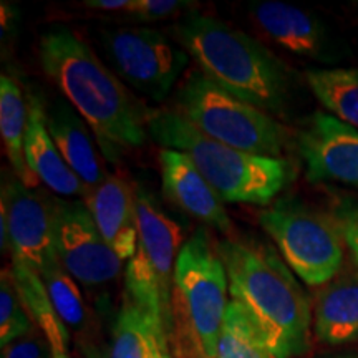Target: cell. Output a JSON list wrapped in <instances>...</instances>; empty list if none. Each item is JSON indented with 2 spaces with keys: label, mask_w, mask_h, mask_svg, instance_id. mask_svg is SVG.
Masks as SVG:
<instances>
[{
  "label": "cell",
  "mask_w": 358,
  "mask_h": 358,
  "mask_svg": "<svg viewBox=\"0 0 358 358\" xmlns=\"http://www.w3.org/2000/svg\"><path fill=\"white\" fill-rule=\"evenodd\" d=\"M38 55L47 77L85 120L110 163L145 145L151 111L77 34L69 29L43 34Z\"/></svg>",
  "instance_id": "obj_1"
},
{
  "label": "cell",
  "mask_w": 358,
  "mask_h": 358,
  "mask_svg": "<svg viewBox=\"0 0 358 358\" xmlns=\"http://www.w3.org/2000/svg\"><path fill=\"white\" fill-rule=\"evenodd\" d=\"M232 301L243 303L274 358H294L310 343L308 295L274 249L256 241L217 243Z\"/></svg>",
  "instance_id": "obj_2"
},
{
  "label": "cell",
  "mask_w": 358,
  "mask_h": 358,
  "mask_svg": "<svg viewBox=\"0 0 358 358\" xmlns=\"http://www.w3.org/2000/svg\"><path fill=\"white\" fill-rule=\"evenodd\" d=\"M174 30L199 71L217 87L266 113L284 110L289 100L287 70L261 42L206 15L186 17Z\"/></svg>",
  "instance_id": "obj_3"
},
{
  "label": "cell",
  "mask_w": 358,
  "mask_h": 358,
  "mask_svg": "<svg viewBox=\"0 0 358 358\" xmlns=\"http://www.w3.org/2000/svg\"><path fill=\"white\" fill-rule=\"evenodd\" d=\"M148 133L159 146L185 153L224 203L267 206L294 179L287 159L249 155L222 145L174 110L151 111Z\"/></svg>",
  "instance_id": "obj_4"
},
{
  "label": "cell",
  "mask_w": 358,
  "mask_h": 358,
  "mask_svg": "<svg viewBox=\"0 0 358 358\" xmlns=\"http://www.w3.org/2000/svg\"><path fill=\"white\" fill-rule=\"evenodd\" d=\"M178 113L206 136L244 153L282 158L287 131L272 115L217 87L203 71H191L176 95Z\"/></svg>",
  "instance_id": "obj_5"
},
{
  "label": "cell",
  "mask_w": 358,
  "mask_h": 358,
  "mask_svg": "<svg viewBox=\"0 0 358 358\" xmlns=\"http://www.w3.org/2000/svg\"><path fill=\"white\" fill-rule=\"evenodd\" d=\"M138 221L136 252L124 271L127 295L150 315H158L171 332L174 267L181 250L182 232L153 194L134 187Z\"/></svg>",
  "instance_id": "obj_6"
},
{
  "label": "cell",
  "mask_w": 358,
  "mask_h": 358,
  "mask_svg": "<svg viewBox=\"0 0 358 358\" xmlns=\"http://www.w3.org/2000/svg\"><path fill=\"white\" fill-rule=\"evenodd\" d=\"M229 279L209 232L198 229L182 244L174 267L173 310L191 330L206 358H216L227 308Z\"/></svg>",
  "instance_id": "obj_7"
},
{
  "label": "cell",
  "mask_w": 358,
  "mask_h": 358,
  "mask_svg": "<svg viewBox=\"0 0 358 358\" xmlns=\"http://www.w3.org/2000/svg\"><path fill=\"white\" fill-rule=\"evenodd\" d=\"M280 257L307 285H325L343 264V237L334 217L294 199H280L259 213Z\"/></svg>",
  "instance_id": "obj_8"
},
{
  "label": "cell",
  "mask_w": 358,
  "mask_h": 358,
  "mask_svg": "<svg viewBox=\"0 0 358 358\" xmlns=\"http://www.w3.org/2000/svg\"><path fill=\"white\" fill-rule=\"evenodd\" d=\"M103 42L116 73L155 101L166 100L189 64L185 48H178L158 30H113L105 34Z\"/></svg>",
  "instance_id": "obj_9"
},
{
  "label": "cell",
  "mask_w": 358,
  "mask_h": 358,
  "mask_svg": "<svg viewBox=\"0 0 358 358\" xmlns=\"http://www.w3.org/2000/svg\"><path fill=\"white\" fill-rule=\"evenodd\" d=\"M53 224L58 261L75 280L96 289L120 275L123 261L103 239L83 201L53 198Z\"/></svg>",
  "instance_id": "obj_10"
},
{
  "label": "cell",
  "mask_w": 358,
  "mask_h": 358,
  "mask_svg": "<svg viewBox=\"0 0 358 358\" xmlns=\"http://www.w3.org/2000/svg\"><path fill=\"white\" fill-rule=\"evenodd\" d=\"M10 232V256L37 274L58 261L53 224V198L27 187L19 178L2 182Z\"/></svg>",
  "instance_id": "obj_11"
},
{
  "label": "cell",
  "mask_w": 358,
  "mask_h": 358,
  "mask_svg": "<svg viewBox=\"0 0 358 358\" xmlns=\"http://www.w3.org/2000/svg\"><path fill=\"white\" fill-rule=\"evenodd\" d=\"M297 148L312 182L358 187V129L332 115L315 113L299 133Z\"/></svg>",
  "instance_id": "obj_12"
},
{
  "label": "cell",
  "mask_w": 358,
  "mask_h": 358,
  "mask_svg": "<svg viewBox=\"0 0 358 358\" xmlns=\"http://www.w3.org/2000/svg\"><path fill=\"white\" fill-rule=\"evenodd\" d=\"M159 166L163 191L169 201L198 221L229 234L232 224L224 201L185 153L163 148Z\"/></svg>",
  "instance_id": "obj_13"
},
{
  "label": "cell",
  "mask_w": 358,
  "mask_h": 358,
  "mask_svg": "<svg viewBox=\"0 0 358 358\" xmlns=\"http://www.w3.org/2000/svg\"><path fill=\"white\" fill-rule=\"evenodd\" d=\"M82 201L111 250L122 261H129L138 244L134 189L124 179L108 176L100 186L88 189Z\"/></svg>",
  "instance_id": "obj_14"
},
{
  "label": "cell",
  "mask_w": 358,
  "mask_h": 358,
  "mask_svg": "<svg viewBox=\"0 0 358 358\" xmlns=\"http://www.w3.org/2000/svg\"><path fill=\"white\" fill-rule=\"evenodd\" d=\"M45 118L62 158L71 171L77 174L87 191L105 182L110 174L103 166L98 155L100 151L90 138L85 120L77 113V110L64 98H58L45 110Z\"/></svg>",
  "instance_id": "obj_15"
},
{
  "label": "cell",
  "mask_w": 358,
  "mask_h": 358,
  "mask_svg": "<svg viewBox=\"0 0 358 358\" xmlns=\"http://www.w3.org/2000/svg\"><path fill=\"white\" fill-rule=\"evenodd\" d=\"M29 122L25 133V161L30 171L48 189L64 198H85L87 187L62 158L47 128L45 106L40 98L29 96Z\"/></svg>",
  "instance_id": "obj_16"
},
{
  "label": "cell",
  "mask_w": 358,
  "mask_h": 358,
  "mask_svg": "<svg viewBox=\"0 0 358 358\" xmlns=\"http://www.w3.org/2000/svg\"><path fill=\"white\" fill-rule=\"evenodd\" d=\"M250 13L268 37L294 55L319 57L324 52L325 30L312 13L277 0L254 2Z\"/></svg>",
  "instance_id": "obj_17"
},
{
  "label": "cell",
  "mask_w": 358,
  "mask_h": 358,
  "mask_svg": "<svg viewBox=\"0 0 358 358\" xmlns=\"http://www.w3.org/2000/svg\"><path fill=\"white\" fill-rule=\"evenodd\" d=\"M313 332L327 345L358 340V272L347 271L324 285L313 306Z\"/></svg>",
  "instance_id": "obj_18"
},
{
  "label": "cell",
  "mask_w": 358,
  "mask_h": 358,
  "mask_svg": "<svg viewBox=\"0 0 358 358\" xmlns=\"http://www.w3.org/2000/svg\"><path fill=\"white\" fill-rule=\"evenodd\" d=\"M29 122V103L19 83L8 75L0 77V133L15 176L27 187H37L38 179L25 161V133Z\"/></svg>",
  "instance_id": "obj_19"
},
{
  "label": "cell",
  "mask_w": 358,
  "mask_h": 358,
  "mask_svg": "<svg viewBox=\"0 0 358 358\" xmlns=\"http://www.w3.org/2000/svg\"><path fill=\"white\" fill-rule=\"evenodd\" d=\"M10 272L25 310L47 338L50 350H70L71 334L53 308L40 274L17 259H12Z\"/></svg>",
  "instance_id": "obj_20"
},
{
  "label": "cell",
  "mask_w": 358,
  "mask_h": 358,
  "mask_svg": "<svg viewBox=\"0 0 358 358\" xmlns=\"http://www.w3.org/2000/svg\"><path fill=\"white\" fill-rule=\"evenodd\" d=\"M306 78L332 116L358 129V69H310Z\"/></svg>",
  "instance_id": "obj_21"
},
{
  "label": "cell",
  "mask_w": 358,
  "mask_h": 358,
  "mask_svg": "<svg viewBox=\"0 0 358 358\" xmlns=\"http://www.w3.org/2000/svg\"><path fill=\"white\" fill-rule=\"evenodd\" d=\"M216 358H274L256 322L237 301L227 303Z\"/></svg>",
  "instance_id": "obj_22"
},
{
  "label": "cell",
  "mask_w": 358,
  "mask_h": 358,
  "mask_svg": "<svg viewBox=\"0 0 358 358\" xmlns=\"http://www.w3.org/2000/svg\"><path fill=\"white\" fill-rule=\"evenodd\" d=\"M40 277L47 287L53 308H55L66 329L70 330V334H75L77 337H87L90 329H92V325H90L92 324V315H90L83 295L80 292L77 280L62 267L60 261L50 264Z\"/></svg>",
  "instance_id": "obj_23"
},
{
  "label": "cell",
  "mask_w": 358,
  "mask_h": 358,
  "mask_svg": "<svg viewBox=\"0 0 358 358\" xmlns=\"http://www.w3.org/2000/svg\"><path fill=\"white\" fill-rule=\"evenodd\" d=\"M148 313L133 299L124 301L115 319L108 358H146Z\"/></svg>",
  "instance_id": "obj_24"
},
{
  "label": "cell",
  "mask_w": 358,
  "mask_h": 358,
  "mask_svg": "<svg viewBox=\"0 0 358 358\" xmlns=\"http://www.w3.org/2000/svg\"><path fill=\"white\" fill-rule=\"evenodd\" d=\"M34 329L35 324L20 301L10 268H3L0 275V347L25 337Z\"/></svg>",
  "instance_id": "obj_25"
},
{
  "label": "cell",
  "mask_w": 358,
  "mask_h": 358,
  "mask_svg": "<svg viewBox=\"0 0 358 358\" xmlns=\"http://www.w3.org/2000/svg\"><path fill=\"white\" fill-rule=\"evenodd\" d=\"M334 219L358 266V201L340 199L334 208Z\"/></svg>",
  "instance_id": "obj_26"
},
{
  "label": "cell",
  "mask_w": 358,
  "mask_h": 358,
  "mask_svg": "<svg viewBox=\"0 0 358 358\" xmlns=\"http://www.w3.org/2000/svg\"><path fill=\"white\" fill-rule=\"evenodd\" d=\"M0 358H50V347L38 327L25 337L2 347Z\"/></svg>",
  "instance_id": "obj_27"
},
{
  "label": "cell",
  "mask_w": 358,
  "mask_h": 358,
  "mask_svg": "<svg viewBox=\"0 0 358 358\" xmlns=\"http://www.w3.org/2000/svg\"><path fill=\"white\" fill-rule=\"evenodd\" d=\"M192 2H182V0H134L131 10L128 13L138 17L140 20L151 22L176 15V13L192 8Z\"/></svg>",
  "instance_id": "obj_28"
},
{
  "label": "cell",
  "mask_w": 358,
  "mask_h": 358,
  "mask_svg": "<svg viewBox=\"0 0 358 358\" xmlns=\"http://www.w3.org/2000/svg\"><path fill=\"white\" fill-rule=\"evenodd\" d=\"M146 358H174L169 329L158 315L148 313V353Z\"/></svg>",
  "instance_id": "obj_29"
},
{
  "label": "cell",
  "mask_w": 358,
  "mask_h": 358,
  "mask_svg": "<svg viewBox=\"0 0 358 358\" xmlns=\"http://www.w3.org/2000/svg\"><path fill=\"white\" fill-rule=\"evenodd\" d=\"M134 0H87L85 6L88 8H96V10H106V12H129L131 10Z\"/></svg>",
  "instance_id": "obj_30"
},
{
  "label": "cell",
  "mask_w": 358,
  "mask_h": 358,
  "mask_svg": "<svg viewBox=\"0 0 358 358\" xmlns=\"http://www.w3.org/2000/svg\"><path fill=\"white\" fill-rule=\"evenodd\" d=\"M50 358H77L70 350H50Z\"/></svg>",
  "instance_id": "obj_31"
}]
</instances>
